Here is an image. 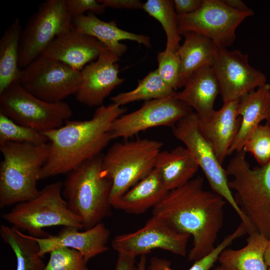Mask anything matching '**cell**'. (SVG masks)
I'll list each match as a JSON object with an SVG mask.
<instances>
[{
    "instance_id": "cell-1",
    "label": "cell",
    "mask_w": 270,
    "mask_h": 270,
    "mask_svg": "<svg viewBox=\"0 0 270 270\" xmlns=\"http://www.w3.org/2000/svg\"><path fill=\"white\" fill-rule=\"evenodd\" d=\"M201 177L168 192L152 208V216L174 230L193 238L188 258L196 261L216 248L218 235L224 220L226 202L219 194L204 190Z\"/></svg>"
},
{
    "instance_id": "cell-2",
    "label": "cell",
    "mask_w": 270,
    "mask_h": 270,
    "mask_svg": "<svg viewBox=\"0 0 270 270\" xmlns=\"http://www.w3.org/2000/svg\"><path fill=\"white\" fill-rule=\"evenodd\" d=\"M126 110L112 102L102 104L89 120H68L58 128L43 132L50 144V152L40 180L70 172L100 154L112 140L110 126Z\"/></svg>"
},
{
    "instance_id": "cell-3",
    "label": "cell",
    "mask_w": 270,
    "mask_h": 270,
    "mask_svg": "<svg viewBox=\"0 0 270 270\" xmlns=\"http://www.w3.org/2000/svg\"><path fill=\"white\" fill-rule=\"evenodd\" d=\"M246 152L236 153L226 170L228 186L246 220L248 234L258 232L270 240V162L252 168Z\"/></svg>"
},
{
    "instance_id": "cell-4",
    "label": "cell",
    "mask_w": 270,
    "mask_h": 270,
    "mask_svg": "<svg viewBox=\"0 0 270 270\" xmlns=\"http://www.w3.org/2000/svg\"><path fill=\"white\" fill-rule=\"evenodd\" d=\"M3 160L0 164V208L36 198L37 182L48 158L49 142L35 145L6 142L0 144Z\"/></svg>"
},
{
    "instance_id": "cell-5",
    "label": "cell",
    "mask_w": 270,
    "mask_h": 270,
    "mask_svg": "<svg viewBox=\"0 0 270 270\" xmlns=\"http://www.w3.org/2000/svg\"><path fill=\"white\" fill-rule=\"evenodd\" d=\"M103 156L89 160L70 172L62 194L70 210L89 229L112 214L110 196L112 182L102 170Z\"/></svg>"
},
{
    "instance_id": "cell-6",
    "label": "cell",
    "mask_w": 270,
    "mask_h": 270,
    "mask_svg": "<svg viewBox=\"0 0 270 270\" xmlns=\"http://www.w3.org/2000/svg\"><path fill=\"white\" fill-rule=\"evenodd\" d=\"M162 146V142L138 138L117 142L110 147L103 156L102 167L112 182V206L154 168Z\"/></svg>"
},
{
    "instance_id": "cell-7",
    "label": "cell",
    "mask_w": 270,
    "mask_h": 270,
    "mask_svg": "<svg viewBox=\"0 0 270 270\" xmlns=\"http://www.w3.org/2000/svg\"><path fill=\"white\" fill-rule=\"evenodd\" d=\"M63 183L56 182L40 190L34 198L17 204L2 218L12 226L26 230L29 236L45 238L44 228L52 226L84 229L81 219L69 208L62 197Z\"/></svg>"
},
{
    "instance_id": "cell-8",
    "label": "cell",
    "mask_w": 270,
    "mask_h": 270,
    "mask_svg": "<svg viewBox=\"0 0 270 270\" xmlns=\"http://www.w3.org/2000/svg\"><path fill=\"white\" fill-rule=\"evenodd\" d=\"M0 113L19 124L44 132L62 126L72 111L64 101L48 102L35 96L18 80L0 93Z\"/></svg>"
},
{
    "instance_id": "cell-9",
    "label": "cell",
    "mask_w": 270,
    "mask_h": 270,
    "mask_svg": "<svg viewBox=\"0 0 270 270\" xmlns=\"http://www.w3.org/2000/svg\"><path fill=\"white\" fill-rule=\"evenodd\" d=\"M172 132L192 155L204 172L212 191L222 197L238 214L242 222L246 224V218L229 187L226 169L202 134L197 114L192 112L180 120L172 128Z\"/></svg>"
},
{
    "instance_id": "cell-10",
    "label": "cell",
    "mask_w": 270,
    "mask_h": 270,
    "mask_svg": "<svg viewBox=\"0 0 270 270\" xmlns=\"http://www.w3.org/2000/svg\"><path fill=\"white\" fill-rule=\"evenodd\" d=\"M18 80L25 90L35 96L57 102L76 94L82 76L81 71L40 55L22 70Z\"/></svg>"
},
{
    "instance_id": "cell-11",
    "label": "cell",
    "mask_w": 270,
    "mask_h": 270,
    "mask_svg": "<svg viewBox=\"0 0 270 270\" xmlns=\"http://www.w3.org/2000/svg\"><path fill=\"white\" fill-rule=\"evenodd\" d=\"M72 25L65 0H47L42 3L22 30L19 68L26 67L42 54L58 36Z\"/></svg>"
},
{
    "instance_id": "cell-12",
    "label": "cell",
    "mask_w": 270,
    "mask_h": 270,
    "mask_svg": "<svg viewBox=\"0 0 270 270\" xmlns=\"http://www.w3.org/2000/svg\"><path fill=\"white\" fill-rule=\"evenodd\" d=\"M254 14L252 9L235 10L223 0H203L196 12L178 15V32L180 36L189 32H197L210 39L219 48H227L234 42L238 26Z\"/></svg>"
},
{
    "instance_id": "cell-13",
    "label": "cell",
    "mask_w": 270,
    "mask_h": 270,
    "mask_svg": "<svg viewBox=\"0 0 270 270\" xmlns=\"http://www.w3.org/2000/svg\"><path fill=\"white\" fill-rule=\"evenodd\" d=\"M192 108L172 96L145 102L134 112L117 118L110 126L111 140L128 138L150 128L160 126L172 128Z\"/></svg>"
},
{
    "instance_id": "cell-14",
    "label": "cell",
    "mask_w": 270,
    "mask_h": 270,
    "mask_svg": "<svg viewBox=\"0 0 270 270\" xmlns=\"http://www.w3.org/2000/svg\"><path fill=\"white\" fill-rule=\"evenodd\" d=\"M190 236L188 234L174 230L152 216L137 230L116 236L112 241V247L118 254L134 258L146 254L156 248L184 256Z\"/></svg>"
},
{
    "instance_id": "cell-15",
    "label": "cell",
    "mask_w": 270,
    "mask_h": 270,
    "mask_svg": "<svg viewBox=\"0 0 270 270\" xmlns=\"http://www.w3.org/2000/svg\"><path fill=\"white\" fill-rule=\"evenodd\" d=\"M248 54L220 48L212 68L224 102L238 100L266 84V75L248 63Z\"/></svg>"
},
{
    "instance_id": "cell-16",
    "label": "cell",
    "mask_w": 270,
    "mask_h": 270,
    "mask_svg": "<svg viewBox=\"0 0 270 270\" xmlns=\"http://www.w3.org/2000/svg\"><path fill=\"white\" fill-rule=\"evenodd\" d=\"M120 57L108 50L81 71L82 82L76 100L89 107L100 106L104 99L124 80L118 76Z\"/></svg>"
},
{
    "instance_id": "cell-17",
    "label": "cell",
    "mask_w": 270,
    "mask_h": 270,
    "mask_svg": "<svg viewBox=\"0 0 270 270\" xmlns=\"http://www.w3.org/2000/svg\"><path fill=\"white\" fill-rule=\"evenodd\" d=\"M107 50L97 39L79 32L72 25L58 36L41 55L82 71Z\"/></svg>"
},
{
    "instance_id": "cell-18",
    "label": "cell",
    "mask_w": 270,
    "mask_h": 270,
    "mask_svg": "<svg viewBox=\"0 0 270 270\" xmlns=\"http://www.w3.org/2000/svg\"><path fill=\"white\" fill-rule=\"evenodd\" d=\"M79 230L72 226H63L56 235L49 234L45 238L32 236L40 246L39 255L43 257L54 250L66 248L79 252L88 262L108 250L107 243L110 231L103 222L84 231Z\"/></svg>"
},
{
    "instance_id": "cell-19",
    "label": "cell",
    "mask_w": 270,
    "mask_h": 270,
    "mask_svg": "<svg viewBox=\"0 0 270 270\" xmlns=\"http://www.w3.org/2000/svg\"><path fill=\"white\" fill-rule=\"evenodd\" d=\"M220 88L212 66L202 68L188 79L174 98L186 104L196 110L200 124L207 122L215 111L214 103Z\"/></svg>"
},
{
    "instance_id": "cell-20",
    "label": "cell",
    "mask_w": 270,
    "mask_h": 270,
    "mask_svg": "<svg viewBox=\"0 0 270 270\" xmlns=\"http://www.w3.org/2000/svg\"><path fill=\"white\" fill-rule=\"evenodd\" d=\"M237 115L241 118L238 132L228 156L242 150L248 138L262 120L270 126V84L250 92L239 100Z\"/></svg>"
},
{
    "instance_id": "cell-21",
    "label": "cell",
    "mask_w": 270,
    "mask_h": 270,
    "mask_svg": "<svg viewBox=\"0 0 270 270\" xmlns=\"http://www.w3.org/2000/svg\"><path fill=\"white\" fill-rule=\"evenodd\" d=\"M72 24L78 31L96 38L120 58L127 49L126 46L120 42L122 40L134 41L146 47L151 46L150 37L122 30L114 21L102 20L91 12L73 18Z\"/></svg>"
},
{
    "instance_id": "cell-22",
    "label": "cell",
    "mask_w": 270,
    "mask_h": 270,
    "mask_svg": "<svg viewBox=\"0 0 270 270\" xmlns=\"http://www.w3.org/2000/svg\"><path fill=\"white\" fill-rule=\"evenodd\" d=\"M238 101L224 102L222 108L215 110L207 122H200L202 134L212 146L222 164L240 125L241 118L236 112Z\"/></svg>"
},
{
    "instance_id": "cell-23",
    "label": "cell",
    "mask_w": 270,
    "mask_h": 270,
    "mask_svg": "<svg viewBox=\"0 0 270 270\" xmlns=\"http://www.w3.org/2000/svg\"><path fill=\"white\" fill-rule=\"evenodd\" d=\"M182 36L184 41L176 52L180 60L181 88L195 72L205 67L212 66L220 48L210 39L200 34L189 32Z\"/></svg>"
},
{
    "instance_id": "cell-24",
    "label": "cell",
    "mask_w": 270,
    "mask_h": 270,
    "mask_svg": "<svg viewBox=\"0 0 270 270\" xmlns=\"http://www.w3.org/2000/svg\"><path fill=\"white\" fill-rule=\"evenodd\" d=\"M169 190L164 184L158 172L154 168L112 206L131 214H140L156 206Z\"/></svg>"
},
{
    "instance_id": "cell-25",
    "label": "cell",
    "mask_w": 270,
    "mask_h": 270,
    "mask_svg": "<svg viewBox=\"0 0 270 270\" xmlns=\"http://www.w3.org/2000/svg\"><path fill=\"white\" fill-rule=\"evenodd\" d=\"M154 168L170 191L192 179L199 166L185 146H178L170 151L160 150L156 156Z\"/></svg>"
},
{
    "instance_id": "cell-26",
    "label": "cell",
    "mask_w": 270,
    "mask_h": 270,
    "mask_svg": "<svg viewBox=\"0 0 270 270\" xmlns=\"http://www.w3.org/2000/svg\"><path fill=\"white\" fill-rule=\"evenodd\" d=\"M248 235L244 247L226 248L221 252L218 261L222 270H268L264 258L268 240L256 232Z\"/></svg>"
},
{
    "instance_id": "cell-27",
    "label": "cell",
    "mask_w": 270,
    "mask_h": 270,
    "mask_svg": "<svg viewBox=\"0 0 270 270\" xmlns=\"http://www.w3.org/2000/svg\"><path fill=\"white\" fill-rule=\"evenodd\" d=\"M20 21L16 18L4 30L0 40V93L19 80V46L22 32Z\"/></svg>"
},
{
    "instance_id": "cell-28",
    "label": "cell",
    "mask_w": 270,
    "mask_h": 270,
    "mask_svg": "<svg viewBox=\"0 0 270 270\" xmlns=\"http://www.w3.org/2000/svg\"><path fill=\"white\" fill-rule=\"evenodd\" d=\"M0 234L15 254L16 270H42L46 264L39 255L38 242L30 236L23 234L20 230L2 224Z\"/></svg>"
},
{
    "instance_id": "cell-29",
    "label": "cell",
    "mask_w": 270,
    "mask_h": 270,
    "mask_svg": "<svg viewBox=\"0 0 270 270\" xmlns=\"http://www.w3.org/2000/svg\"><path fill=\"white\" fill-rule=\"evenodd\" d=\"M175 92L162 80L157 70H155L140 80L135 88L119 93L112 97L110 100L112 103L122 106L138 100L146 102L168 98L172 96Z\"/></svg>"
},
{
    "instance_id": "cell-30",
    "label": "cell",
    "mask_w": 270,
    "mask_h": 270,
    "mask_svg": "<svg viewBox=\"0 0 270 270\" xmlns=\"http://www.w3.org/2000/svg\"><path fill=\"white\" fill-rule=\"evenodd\" d=\"M142 9L161 24L166 35L165 50L176 52L181 36L178 32V14L173 0H148L144 3Z\"/></svg>"
},
{
    "instance_id": "cell-31",
    "label": "cell",
    "mask_w": 270,
    "mask_h": 270,
    "mask_svg": "<svg viewBox=\"0 0 270 270\" xmlns=\"http://www.w3.org/2000/svg\"><path fill=\"white\" fill-rule=\"evenodd\" d=\"M247 233L246 226L241 222L238 227L232 233L226 236L212 251L206 256L195 261L188 270H210L218 261L221 252L230 245L234 240ZM146 268L148 270H174L171 267L169 260L157 256H154L150 259Z\"/></svg>"
},
{
    "instance_id": "cell-32",
    "label": "cell",
    "mask_w": 270,
    "mask_h": 270,
    "mask_svg": "<svg viewBox=\"0 0 270 270\" xmlns=\"http://www.w3.org/2000/svg\"><path fill=\"white\" fill-rule=\"evenodd\" d=\"M6 142L42 145L48 141L43 132L19 124L0 113V144Z\"/></svg>"
},
{
    "instance_id": "cell-33",
    "label": "cell",
    "mask_w": 270,
    "mask_h": 270,
    "mask_svg": "<svg viewBox=\"0 0 270 270\" xmlns=\"http://www.w3.org/2000/svg\"><path fill=\"white\" fill-rule=\"evenodd\" d=\"M252 154L260 166L270 162V126L260 124L253 131L242 149Z\"/></svg>"
},
{
    "instance_id": "cell-34",
    "label": "cell",
    "mask_w": 270,
    "mask_h": 270,
    "mask_svg": "<svg viewBox=\"0 0 270 270\" xmlns=\"http://www.w3.org/2000/svg\"><path fill=\"white\" fill-rule=\"evenodd\" d=\"M42 270H88V262L78 251L66 248L52 250Z\"/></svg>"
},
{
    "instance_id": "cell-35",
    "label": "cell",
    "mask_w": 270,
    "mask_h": 270,
    "mask_svg": "<svg viewBox=\"0 0 270 270\" xmlns=\"http://www.w3.org/2000/svg\"><path fill=\"white\" fill-rule=\"evenodd\" d=\"M158 72L162 80L174 90L181 88L180 82V60L177 52L164 50L157 56Z\"/></svg>"
},
{
    "instance_id": "cell-36",
    "label": "cell",
    "mask_w": 270,
    "mask_h": 270,
    "mask_svg": "<svg viewBox=\"0 0 270 270\" xmlns=\"http://www.w3.org/2000/svg\"><path fill=\"white\" fill-rule=\"evenodd\" d=\"M65 6L70 16L72 19L84 14L86 12L102 14L106 8L96 0H65Z\"/></svg>"
},
{
    "instance_id": "cell-37",
    "label": "cell",
    "mask_w": 270,
    "mask_h": 270,
    "mask_svg": "<svg viewBox=\"0 0 270 270\" xmlns=\"http://www.w3.org/2000/svg\"><path fill=\"white\" fill-rule=\"evenodd\" d=\"M174 7L178 15L192 13L202 5L203 0H174Z\"/></svg>"
},
{
    "instance_id": "cell-38",
    "label": "cell",
    "mask_w": 270,
    "mask_h": 270,
    "mask_svg": "<svg viewBox=\"0 0 270 270\" xmlns=\"http://www.w3.org/2000/svg\"><path fill=\"white\" fill-rule=\"evenodd\" d=\"M106 8L125 9H142L144 3L139 0H98Z\"/></svg>"
},
{
    "instance_id": "cell-39",
    "label": "cell",
    "mask_w": 270,
    "mask_h": 270,
    "mask_svg": "<svg viewBox=\"0 0 270 270\" xmlns=\"http://www.w3.org/2000/svg\"><path fill=\"white\" fill-rule=\"evenodd\" d=\"M135 258L126 254H118L114 270H137Z\"/></svg>"
},
{
    "instance_id": "cell-40",
    "label": "cell",
    "mask_w": 270,
    "mask_h": 270,
    "mask_svg": "<svg viewBox=\"0 0 270 270\" xmlns=\"http://www.w3.org/2000/svg\"><path fill=\"white\" fill-rule=\"evenodd\" d=\"M224 3L230 8L240 11H248L250 10L241 0H223Z\"/></svg>"
},
{
    "instance_id": "cell-41",
    "label": "cell",
    "mask_w": 270,
    "mask_h": 270,
    "mask_svg": "<svg viewBox=\"0 0 270 270\" xmlns=\"http://www.w3.org/2000/svg\"><path fill=\"white\" fill-rule=\"evenodd\" d=\"M146 267V254H142L140 256L139 262L137 264V270H145Z\"/></svg>"
},
{
    "instance_id": "cell-42",
    "label": "cell",
    "mask_w": 270,
    "mask_h": 270,
    "mask_svg": "<svg viewBox=\"0 0 270 270\" xmlns=\"http://www.w3.org/2000/svg\"><path fill=\"white\" fill-rule=\"evenodd\" d=\"M264 260L268 268L270 267V240H268L264 252Z\"/></svg>"
},
{
    "instance_id": "cell-43",
    "label": "cell",
    "mask_w": 270,
    "mask_h": 270,
    "mask_svg": "<svg viewBox=\"0 0 270 270\" xmlns=\"http://www.w3.org/2000/svg\"><path fill=\"white\" fill-rule=\"evenodd\" d=\"M212 270H222L220 268V266H217L216 268H214L213 269H212Z\"/></svg>"
},
{
    "instance_id": "cell-44",
    "label": "cell",
    "mask_w": 270,
    "mask_h": 270,
    "mask_svg": "<svg viewBox=\"0 0 270 270\" xmlns=\"http://www.w3.org/2000/svg\"><path fill=\"white\" fill-rule=\"evenodd\" d=\"M268 270H270V267L268 268Z\"/></svg>"
},
{
    "instance_id": "cell-45",
    "label": "cell",
    "mask_w": 270,
    "mask_h": 270,
    "mask_svg": "<svg viewBox=\"0 0 270 270\" xmlns=\"http://www.w3.org/2000/svg\"><path fill=\"white\" fill-rule=\"evenodd\" d=\"M145 270H148L147 268H146V269Z\"/></svg>"
}]
</instances>
